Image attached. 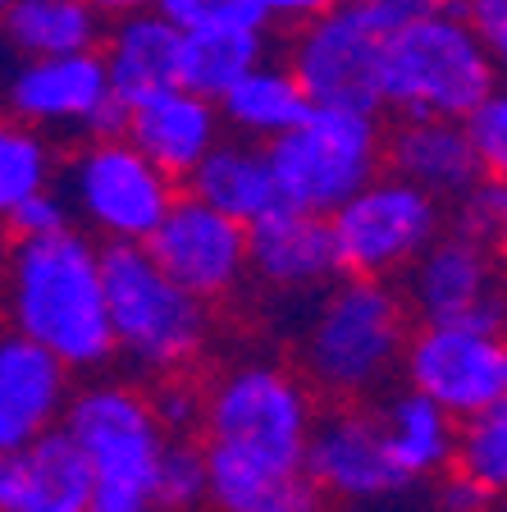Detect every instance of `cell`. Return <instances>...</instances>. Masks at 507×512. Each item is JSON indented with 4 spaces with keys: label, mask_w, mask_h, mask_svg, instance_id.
<instances>
[{
    "label": "cell",
    "mask_w": 507,
    "mask_h": 512,
    "mask_svg": "<svg viewBox=\"0 0 507 512\" xmlns=\"http://www.w3.org/2000/svg\"><path fill=\"white\" fill-rule=\"evenodd\" d=\"M430 494H434V512H494L498 508L494 494L476 476H466L462 467H453L448 476L434 480Z\"/></svg>",
    "instance_id": "obj_36"
},
{
    "label": "cell",
    "mask_w": 507,
    "mask_h": 512,
    "mask_svg": "<svg viewBox=\"0 0 507 512\" xmlns=\"http://www.w3.org/2000/svg\"><path fill=\"white\" fill-rule=\"evenodd\" d=\"M106 284L119 362L151 380L197 366L211 343V302L183 288L147 243H110Z\"/></svg>",
    "instance_id": "obj_5"
},
{
    "label": "cell",
    "mask_w": 507,
    "mask_h": 512,
    "mask_svg": "<svg viewBox=\"0 0 507 512\" xmlns=\"http://www.w3.org/2000/svg\"><path fill=\"white\" fill-rule=\"evenodd\" d=\"M64 430L92 462L96 512H160V462L174 435L160 426L147 389L96 375L74 389Z\"/></svg>",
    "instance_id": "obj_4"
},
{
    "label": "cell",
    "mask_w": 507,
    "mask_h": 512,
    "mask_svg": "<svg viewBox=\"0 0 507 512\" xmlns=\"http://www.w3.org/2000/svg\"><path fill=\"white\" fill-rule=\"evenodd\" d=\"M74 375V366L42 343L14 330L0 339V448L5 453L64 426V412L74 403Z\"/></svg>",
    "instance_id": "obj_17"
},
{
    "label": "cell",
    "mask_w": 507,
    "mask_h": 512,
    "mask_svg": "<svg viewBox=\"0 0 507 512\" xmlns=\"http://www.w3.org/2000/svg\"><path fill=\"white\" fill-rule=\"evenodd\" d=\"M316 416V384L302 375V366L275 357H243L206 384L201 435L211 444H233L265 458L307 462Z\"/></svg>",
    "instance_id": "obj_8"
},
{
    "label": "cell",
    "mask_w": 507,
    "mask_h": 512,
    "mask_svg": "<svg viewBox=\"0 0 507 512\" xmlns=\"http://www.w3.org/2000/svg\"><path fill=\"white\" fill-rule=\"evenodd\" d=\"M147 394L169 435H192V430L206 426V384L188 380V371L156 375Z\"/></svg>",
    "instance_id": "obj_32"
},
{
    "label": "cell",
    "mask_w": 507,
    "mask_h": 512,
    "mask_svg": "<svg viewBox=\"0 0 507 512\" xmlns=\"http://www.w3.org/2000/svg\"><path fill=\"white\" fill-rule=\"evenodd\" d=\"M265 147L275 160L284 202L316 215H334L370 179L389 170V133L370 110L311 106L302 124H293Z\"/></svg>",
    "instance_id": "obj_7"
},
{
    "label": "cell",
    "mask_w": 507,
    "mask_h": 512,
    "mask_svg": "<svg viewBox=\"0 0 507 512\" xmlns=\"http://www.w3.org/2000/svg\"><path fill=\"white\" fill-rule=\"evenodd\" d=\"M448 5H457V10H471V5H476V0H448Z\"/></svg>",
    "instance_id": "obj_42"
},
{
    "label": "cell",
    "mask_w": 507,
    "mask_h": 512,
    "mask_svg": "<svg viewBox=\"0 0 507 512\" xmlns=\"http://www.w3.org/2000/svg\"><path fill=\"white\" fill-rule=\"evenodd\" d=\"M265 60V28H201L183 32L179 83L220 101L243 74Z\"/></svg>",
    "instance_id": "obj_27"
},
{
    "label": "cell",
    "mask_w": 507,
    "mask_h": 512,
    "mask_svg": "<svg viewBox=\"0 0 507 512\" xmlns=\"http://www.w3.org/2000/svg\"><path fill=\"white\" fill-rule=\"evenodd\" d=\"M124 133L156 160L160 170H169L179 183H188L192 170L224 142L229 124L220 115V101L174 83L128 110Z\"/></svg>",
    "instance_id": "obj_19"
},
{
    "label": "cell",
    "mask_w": 507,
    "mask_h": 512,
    "mask_svg": "<svg viewBox=\"0 0 507 512\" xmlns=\"http://www.w3.org/2000/svg\"><path fill=\"white\" fill-rule=\"evenodd\" d=\"M329 220H334L343 275L402 279L448 229V202L416 188L412 179L384 170Z\"/></svg>",
    "instance_id": "obj_9"
},
{
    "label": "cell",
    "mask_w": 507,
    "mask_h": 512,
    "mask_svg": "<svg viewBox=\"0 0 507 512\" xmlns=\"http://www.w3.org/2000/svg\"><path fill=\"white\" fill-rule=\"evenodd\" d=\"M402 380L444 403L457 421L485 412L507 394V325L485 320H434L407 343Z\"/></svg>",
    "instance_id": "obj_12"
},
{
    "label": "cell",
    "mask_w": 507,
    "mask_h": 512,
    "mask_svg": "<svg viewBox=\"0 0 507 512\" xmlns=\"http://www.w3.org/2000/svg\"><path fill=\"white\" fill-rule=\"evenodd\" d=\"M380 421L384 435H389V453L407 485H434L457 467L462 421L444 403H434L430 394H421L412 384L402 394H384Z\"/></svg>",
    "instance_id": "obj_23"
},
{
    "label": "cell",
    "mask_w": 507,
    "mask_h": 512,
    "mask_svg": "<svg viewBox=\"0 0 507 512\" xmlns=\"http://www.w3.org/2000/svg\"><path fill=\"white\" fill-rule=\"evenodd\" d=\"M407 302L416 320H485L507 325V261L462 229H444L430 243V252L407 275Z\"/></svg>",
    "instance_id": "obj_14"
},
{
    "label": "cell",
    "mask_w": 507,
    "mask_h": 512,
    "mask_svg": "<svg viewBox=\"0 0 507 512\" xmlns=\"http://www.w3.org/2000/svg\"><path fill=\"white\" fill-rule=\"evenodd\" d=\"M211 444V439H206ZM329 494L307 462L265 458L233 444H211V512H325Z\"/></svg>",
    "instance_id": "obj_21"
},
{
    "label": "cell",
    "mask_w": 507,
    "mask_h": 512,
    "mask_svg": "<svg viewBox=\"0 0 507 512\" xmlns=\"http://www.w3.org/2000/svg\"><path fill=\"white\" fill-rule=\"evenodd\" d=\"M5 224H10V238L19 234H60V229H69L74 220V206H69V197H64L60 188H46L37 192V197H28L23 206H14L10 215H5Z\"/></svg>",
    "instance_id": "obj_35"
},
{
    "label": "cell",
    "mask_w": 507,
    "mask_h": 512,
    "mask_svg": "<svg viewBox=\"0 0 507 512\" xmlns=\"http://www.w3.org/2000/svg\"><path fill=\"white\" fill-rule=\"evenodd\" d=\"M64 160H60V142L51 133L32 124H10L0 128V211L10 215L14 206H23L28 197L46 188H60Z\"/></svg>",
    "instance_id": "obj_28"
},
{
    "label": "cell",
    "mask_w": 507,
    "mask_h": 512,
    "mask_svg": "<svg viewBox=\"0 0 507 512\" xmlns=\"http://www.w3.org/2000/svg\"><path fill=\"white\" fill-rule=\"evenodd\" d=\"M503 512H507V508H503Z\"/></svg>",
    "instance_id": "obj_44"
},
{
    "label": "cell",
    "mask_w": 507,
    "mask_h": 512,
    "mask_svg": "<svg viewBox=\"0 0 507 512\" xmlns=\"http://www.w3.org/2000/svg\"><path fill=\"white\" fill-rule=\"evenodd\" d=\"M160 10L183 32L201 28H275L256 0H165Z\"/></svg>",
    "instance_id": "obj_33"
},
{
    "label": "cell",
    "mask_w": 507,
    "mask_h": 512,
    "mask_svg": "<svg viewBox=\"0 0 507 512\" xmlns=\"http://www.w3.org/2000/svg\"><path fill=\"white\" fill-rule=\"evenodd\" d=\"M466 124H471V138H476L480 160H485V174L507 179V78H498V87L480 101Z\"/></svg>",
    "instance_id": "obj_34"
},
{
    "label": "cell",
    "mask_w": 507,
    "mask_h": 512,
    "mask_svg": "<svg viewBox=\"0 0 507 512\" xmlns=\"http://www.w3.org/2000/svg\"><path fill=\"white\" fill-rule=\"evenodd\" d=\"M471 19H476L480 37H485L489 55H494L498 74L507 78V0H476V5H471Z\"/></svg>",
    "instance_id": "obj_37"
},
{
    "label": "cell",
    "mask_w": 507,
    "mask_h": 512,
    "mask_svg": "<svg viewBox=\"0 0 507 512\" xmlns=\"http://www.w3.org/2000/svg\"><path fill=\"white\" fill-rule=\"evenodd\" d=\"M498 64L480 37L471 10L416 14L389 32L384 51V110L398 119L439 115L471 119L476 106L498 87Z\"/></svg>",
    "instance_id": "obj_3"
},
{
    "label": "cell",
    "mask_w": 507,
    "mask_h": 512,
    "mask_svg": "<svg viewBox=\"0 0 507 512\" xmlns=\"http://www.w3.org/2000/svg\"><path fill=\"white\" fill-rule=\"evenodd\" d=\"M101 60L110 69V87H115L119 106L133 110L138 101L179 83L183 28L165 10L110 19L106 42H101Z\"/></svg>",
    "instance_id": "obj_22"
},
{
    "label": "cell",
    "mask_w": 507,
    "mask_h": 512,
    "mask_svg": "<svg viewBox=\"0 0 507 512\" xmlns=\"http://www.w3.org/2000/svg\"><path fill=\"white\" fill-rule=\"evenodd\" d=\"M375 10L384 14V19L398 28V23H407V19H416V14H430V10H444L448 0H370Z\"/></svg>",
    "instance_id": "obj_40"
},
{
    "label": "cell",
    "mask_w": 507,
    "mask_h": 512,
    "mask_svg": "<svg viewBox=\"0 0 507 512\" xmlns=\"http://www.w3.org/2000/svg\"><path fill=\"white\" fill-rule=\"evenodd\" d=\"M389 32L393 23L370 0H343L293 32L288 64L297 69L316 106L380 115Z\"/></svg>",
    "instance_id": "obj_10"
},
{
    "label": "cell",
    "mask_w": 507,
    "mask_h": 512,
    "mask_svg": "<svg viewBox=\"0 0 507 512\" xmlns=\"http://www.w3.org/2000/svg\"><path fill=\"white\" fill-rule=\"evenodd\" d=\"M10 330L51 348L78 375H101L119 357L110 320L106 243L83 224L60 234H19L5 256Z\"/></svg>",
    "instance_id": "obj_1"
},
{
    "label": "cell",
    "mask_w": 507,
    "mask_h": 512,
    "mask_svg": "<svg viewBox=\"0 0 507 512\" xmlns=\"http://www.w3.org/2000/svg\"><path fill=\"white\" fill-rule=\"evenodd\" d=\"M0 5H10V0H0Z\"/></svg>",
    "instance_id": "obj_43"
},
{
    "label": "cell",
    "mask_w": 507,
    "mask_h": 512,
    "mask_svg": "<svg viewBox=\"0 0 507 512\" xmlns=\"http://www.w3.org/2000/svg\"><path fill=\"white\" fill-rule=\"evenodd\" d=\"M110 19L92 0H10L5 46L10 55H74L101 51Z\"/></svg>",
    "instance_id": "obj_26"
},
{
    "label": "cell",
    "mask_w": 507,
    "mask_h": 512,
    "mask_svg": "<svg viewBox=\"0 0 507 512\" xmlns=\"http://www.w3.org/2000/svg\"><path fill=\"white\" fill-rule=\"evenodd\" d=\"M343 275L334 220L302 206H279L252 224V279L288 302H307Z\"/></svg>",
    "instance_id": "obj_16"
},
{
    "label": "cell",
    "mask_w": 507,
    "mask_h": 512,
    "mask_svg": "<svg viewBox=\"0 0 507 512\" xmlns=\"http://www.w3.org/2000/svg\"><path fill=\"white\" fill-rule=\"evenodd\" d=\"M416 311L393 279L338 275L293 320L297 366L329 403H366L402 375Z\"/></svg>",
    "instance_id": "obj_2"
},
{
    "label": "cell",
    "mask_w": 507,
    "mask_h": 512,
    "mask_svg": "<svg viewBox=\"0 0 507 512\" xmlns=\"http://www.w3.org/2000/svg\"><path fill=\"white\" fill-rule=\"evenodd\" d=\"M389 170L434 192L439 202L457 206L466 192L485 179V160L471 138L466 119L412 115L389 128Z\"/></svg>",
    "instance_id": "obj_20"
},
{
    "label": "cell",
    "mask_w": 507,
    "mask_h": 512,
    "mask_svg": "<svg viewBox=\"0 0 507 512\" xmlns=\"http://www.w3.org/2000/svg\"><path fill=\"white\" fill-rule=\"evenodd\" d=\"M211 508V444L174 435L160 462V512H201Z\"/></svg>",
    "instance_id": "obj_30"
},
{
    "label": "cell",
    "mask_w": 507,
    "mask_h": 512,
    "mask_svg": "<svg viewBox=\"0 0 507 512\" xmlns=\"http://www.w3.org/2000/svg\"><path fill=\"white\" fill-rule=\"evenodd\" d=\"M307 471L338 508L380 499L407 485L389 453L380 407L361 403H334L316 416V430L307 439Z\"/></svg>",
    "instance_id": "obj_15"
},
{
    "label": "cell",
    "mask_w": 507,
    "mask_h": 512,
    "mask_svg": "<svg viewBox=\"0 0 507 512\" xmlns=\"http://www.w3.org/2000/svg\"><path fill=\"white\" fill-rule=\"evenodd\" d=\"M343 512H434V494L425 485H402V490L380 494V499L348 503Z\"/></svg>",
    "instance_id": "obj_38"
},
{
    "label": "cell",
    "mask_w": 507,
    "mask_h": 512,
    "mask_svg": "<svg viewBox=\"0 0 507 512\" xmlns=\"http://www.w3.org/2000/svg\"><path fill=\"white\" fill-rule=\"evenodd\" d=\"M96 10L106 19H128V14H147V10H160L165 0H92Z\"/></svg>",
    "instance_id": "obj_41"
},
{
    "label": "cell",
    "mask_w": 507,
    "mask_h": 512,
    "mask_svg": "<svg viewBox=\"0 0 507 512\" xmlns=\"http://www.w3.org/2000/svg\"><path fill=\"white\" fill-rule=\"evenodd\" d=\"M256 5H261L265 19L279 23V28H302V23L320 19V14L343 5V0H256Z\"/></svg>",
    "instance_id": "obj_39"
},
{
    "label": "cell",
    "mask_w": 507,
    "mask_h": 512,
    "mask_svg": "<svg viewBox=\"0 0 507 512\" xmlns=\"http://www.w3.org/2000/svg\"><path fill=\"white\" fill-rule=\"evenodd\" d=\"M5 110L19 124L51 133L55 142H83L96 133H119L128 110L119 106L101 51L74 55H10L5 69Z\"/></svg>",
    "instance_id": "obj_11"
},
{
    "label": "cell",
    "mask_w": 507,
    "mask_h": 512,
    "mask_svg": "<svg viewBox=\"0 0 507 512\" xmlns=\"http://www.w3.org/2000/svg\"><path fill=\"white\" fill-rule=\"evenodd\" d=\"M453 229L480 238V243L494 247V252L507 261V179H494V174H485V179H480L476 188H471L462 202H457Z\"/></svg>",
    "instance_id": "obj_31"
},
{
    "label": "cell",
    "mask_w": 507,
    "mask_h": 512,
    "mask_svg": "<svg viewBox=\"0 0 507 512\" xmlns=\"http://www.w3.org/2000/svg\"><path fill=\"white\" fill-rule=\"evenodd\" d=\"M457 467L466 476H476L498 503H507V394L462 421Z\"/></svg>",
    "instance_id": "obj_29"
},
{
    "label": "cell",
    "mask_w": 507,
    "mask_h": 512,
    "mask_svg": "<svg viewBox=\"0 0 507 512\" xmlns=\"http://www.w3.org/2000/svg\"><path fill=\"white\" fill-rule=\"evenodd\" d=\"M183 188L197 192L201 202L229 211L233 220H243V224H256L284 206V188H279L270 147L252 138H238V133H229L211 156L201 160Z\"/></svg>",
    "instance_id": "obj_24"
},
{
    "label": "cell",
    "mask_w": 507,
    "mask_h": 512,
    "mask_svg": "<svg viewBox=\"0 0 507 512\" xmlns=\"http://www.w3.org/2000/svg\"><path fill=\"white\" fill-rule=\"evenodd\" d=\"M311 106H316V101H311V92L302 87L293 64L270 60V55L220 96V115H224V124H229V133L252 138V142H275L279 133L302 124V119L311 115Z\"/></svg>",
    "instance_id": "obj_25"
},
{
    "label": "cell",
    "mask_w": 507,
    "mask_h": 512,
    "mask_svg": "<svg viewBox=\"0 0 507 512\" xmlns=\"http://www.w3.org/2000/svg\"><path fill=\"white\" fill-rule=\"evenodd\" d=\"M147 247L169 275L206 302L233 298L252 279V224L233 220L229 211L201 202L188 188L165 224L147 238Z\"/></svg>",
    "instance_id": "obj_13"
},
{
    "label": "cell",
    "mask_w": 507,
    "mask_h": 512,
    "mask_svg": "<svg viewBox=\"0 0 507 512\" xmlns=\"http://www.w3.org/2000/svg\"><path fill=\"white\" fill-rule=\"evenodd\" d=\"M0 512H96V476L64 426L0 458Z\"/></svg>",
    "instance_id": "obj_18"
},
{
    "label": "cell",
    "mask_w": 507,
    "mask_h": 512,
    "mask_svg": "<svg viewBox=\"0 0 507 512\" xmlns=\"http://www.w3.org/2000/svg\"><path fill=\"white\" fill-rule=\"evenodd\" d=\"M60 192L74 206V220L101 243H147L174 202L183 197L179 179L119 133L83 138L60 174Z\"/></svg>",
    "instance_id": "obj_6"
}]
</instances>
